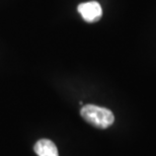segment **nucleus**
Listing matches in <instances>:
<instances>
[{
    "instance_id": "1",
    "label": "nucleus",
    "mask_w": 156,
    "mask_h": 156,
    "mask_svg": "<svg viewBox=\"0 0 156 156\" xmlns=\"http://www.w3.org/2000/svg\"><path fill=\"white\" fill-rule=\"evenodd\" d=\"M80 115L87 123L98 129H107L111 127L115 122L113 112L108 108L94 105H83L80 110Z\"/></svg>"
},
{
    "instance_id": "2",
    "label": "nucleus",
    "mask_w": 156,
    "mask_h": 156,
    "mask_svg": "<svg viewBox=\"0 0 156 156\" xmlns=\"http://www.w3.org/2000/svg\"><path fill=\"white\" fill-rule=\"evenodd\" d=\"M78 12L86 23H96L101 18L102 9L98 2L88 1L78 5Z\"/></svg>"
},
{
    "instance_id": "3",
    "label": "nucleus",
    "mask_w": 156,
    "mask_h": 156,
    "mask_svg": "<svg viewBox=\"0 0 156 156\" xmlns=\"http://www.w3.org/2000/svg\"><path fill=\"white\" fill-rule=\"evenodd\" d=\"M34 150L38 156H59L57 146L49 139H41L34 146Z\"/></svg>"
}]
</instances>
